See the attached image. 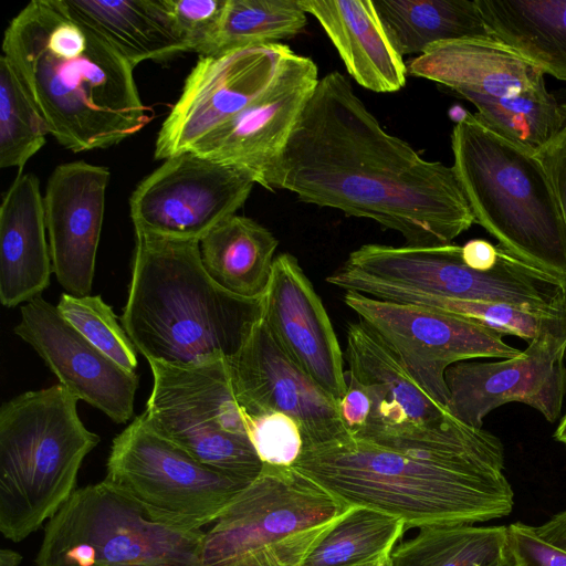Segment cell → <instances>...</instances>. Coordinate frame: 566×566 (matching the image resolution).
Instances as JSON below:
<instances>
[{
  "mask_svg": "<svg viewBox=\"0 0 566 566\" xmlns=\"http://www.w3.org/2000/svg\"><path fill=\"white\" fill-rule=\"evenodd\" d=\"M493 38L566 82V0H476Z\"/></svg>",
  "mask_w": 566,
  "mask_h": 566,
  "instance_id": "cell-27",
  "label": "cell"
},
{
  "mask_svg": "<svg viewBox=\"0 0 566 566\" xmlns=\"http://www.w3.org/2000/svg\"><path fill=\"white\" fill-rule=\"evenodd\" d=\"M291 51L276 43L201 56L158 132L155 158L190 150L240 114L272 84Z\"/></svg>",
  "mask_w": 566,
  "mask_h": 566,
  "instance_id": "cell-14",
  "label": "cell"
},
{
  "mask_svg": "<svg viewBox=\"0 0 566 566\" xmlns=\"http://www.w3.org/2000/svg\"><path fill=\"white\" fill-rule=\"evenodd\" d=\"M306 24L307 13L300 0H227L210 54L281 43L296 36Z\"/></svg>",
  "mask_w": 566,
  "mask_h": 566,
  "instance_id": "cell-31",
  "label": "cell"
},
{
  "mask_svg": "<svg viewBox=\"0 0 566 566\" xmlns=\"http://www.w3.org/2000/svg\"><path fill=\"white\" fill-rule=\"evenodd\" d=\"M347 391L338 401L340 420L348 433L359 432L367 423L371 403L365 389L352 378H348Z\"/></svg>",
  "mask_w": 566,
  "mask_h": 566,
  "instance_id": "cell-39",
  "label": "cell"
},
{
  "mask_svg": "<svg viewBox=\"0 0 566 566\" xmlns=\"http://www.w3.org/2000/svg\"><path fill=\"white\" fill-rule=\"evenodd\" d=\"M364 88L392 93L406 85L407 66L394 48L373 0H300Z\"/></svg>",
  "mask_w": 566,
  "mask_h": 566,
  "instance_id": "cell-24",
  "label": "cell"
},
{
  "mask_svg": "<svg viewBox=\"0 0 566 566\" xmlns=\"http://www.w3.org/2000/svg\"><path fill=\"white\" fill-rule=\"evenodd\" d=\"M452 313L475 321L502 335L532 342L547 332L564 335V325L525 310L502 303L440 297H408L401 302Z\"/></svg>",
  "mask_w": 566,
  "mask_h": 566,
  "instance_id": "cell-34",
  "label": "cell"
},
{
  "mask_svg": "<svg viewBox=\"0 0 566 566\" xmlns=\"http://www.w3.org/2000/svg\"><path fill=\"white\" fill-rule=\"evenodd\" d=\"M344 303L398 357L420 388L446 408L447 369L470 358H511L522 350L469 318L429 307L345 292Z\"/></svg>",
  "mask_w": 566,
  "mask_h": 566,
  "instance_id": "cell-12",
  "label": "cell"
},
{
  "mask_svg": "<svg viewBox=\"0 0 566 566\" xmlns=\"http://www.w3.org/2000/svg\"><path fill=\"white\" fill-rule=\"evenodd\" d=\"M227 0H161L178 38L188 52L211 53Z\"/></svg>",
  "mask_w": 566,
  "mask_h": 566,
  "instance_id": "cell-36",
  "label": "cell"
},
{
  "mask_svg": "<svg viewBox=\"0 0 566 566\" xmlns=\"http://www.w3.org/2000/svg\"><path fill=\"white\" fill-rule=\"evenodd\" d=\"M46 122L31 98L17 71L0 57V167L23 168L45 144Z\"/></svg>",
  "mask_w": 566,
  "mask_h": 566,
  "instance_id": "cell-32",
  "label": "cell"
},
{
  "mask_svg": "<svg viewBox=\"0 0 566 566\" xmlns=\"http://www.w3.org/2000/svg\"><path fill=\"white\" fill-rule=\"evenodd\" d=\"M554 438L556 441L563 443L566 447V412L560 419L557 429L554 432Z\"/></svg>",
  "mask_w": 566,
  "mask_h": 566,
  "instance_id": "cell-44",
  "label": "cell"
},
{
  "mask_svg": "<svg viewBox=\"0 0 566 566\" xmlns=\"http://www.w3.org/2000/svg\"><path fill=\"white\" fill-rule=\"evenodd\" d=\"M345 358L349 367L346 376L360 385L370 399L371 409L365 427L427 426L440 422L449 415L360 321L347 327Z\"/></svg>",
  "mask_w": 566,
  "mask_h": 566,
  "instance_id": "cell-22",
  "label": "cell"
},
{
  "mask_svg": "<svg viewBox=\"0 0 566 566\" xmlns=\"http://www.w3.org/2000/svg\"><path fill=\"white\" fill-rule=\"evenodd\" d=\"M247 433L263 464L291 468L301 455V428L283 412L247 415Z\"/></svg>",
  "mask_w": 566,
  "mask_h": 566,
  "instance_id": "cell-35",
  "label": "cell"
},
{
  "mask_svg": "<svg viewBox=\"0 0 566 566\" xmlns=\"http://www.w3.org/2000/svg\"><path fill=\"white\" fill-rule=\"evenodd\" d=\"M536 534L546 543L566 552V511L559 512L539 526Z\"/></svg>",
  "mask_w": 566,
  "mask_h": 566,
  "instance_id": "cell-41",
  "label": "cell"
},
{
  "mask_svg": "<svg viewBox=\"0 0 566 566\" xmlns=\"http://www.w3.org/2000/svg\"><path fill=\"white\" fill-rule=\"evenodd\" d=\"M104 481L151 520L187 531L213 523L251 483L200 463L143 413L113 439Z\"/></svg>",
  "mask_w": 566,
  "mask_h": 566,
  "instance_id": "cell-11",
  "label": "cell"
},
{
  "mask_svg": "<svg viewBox=\"0 0 566 566\" xmlns=\"http://www.w3.org/2000/svg\"><path fill=\"white\" fill-rule=\"evenodd\" d=\"M2 50L50 135L69 150L111 147L149 122L134 67L61 0L24 7L8 25Z\"/></svg>",
  "mask_w": 566,
  "mask_h": 566,
  "instance_id": "cell-3",
  "label": "cell"
},
{
  "mask_svg": "<svg viewBox=\"0 0 566 566\" xmlns=\"http://www.w3.org/2000/svg\"><path fill=\"white\" fill-rule=\"evenodd\" d=\"M507 534L517 566H566V552L543 541L534 526L513 523L507 526Z\"/></svg>",
  "mask_w": 566,
  "mask_h": 566,
  "instance_id": "cell-37",
  "label": "cell"
},
{
  "mask_svg": "<svg viewBox=\"0 0 566 566\" xmlns=\"http://www.w3.org/2000/svg\"><path fill=\"white\" fill-rule=\"evenodd\" d=\"M56 307L92 345L124 369L135 371L137 350L112 307L99 295L75 296L64 292Z\"/></svg>",
  "mask_w": 566,
  "mask_h": 566,
  "instance_id": "cell-33",
  "label": "cell"
},
{
  "mask_svg": "<svg viewBox=\"0 0 566 566\" xmlns=\"http://www.w3.org/2000/svg\"><path fill=\"white\" fill-rule=\"evenodd\" d=\"M390 556L366 560L349 566H391Z\"/></svg>",
  "mask_w": 566,
  "mask_h": 566,
  "instance_id": "cell-45",
  "label": "cell"
},
{
  "mask_svg": "<svg viewBox=\"0 0 566 566\" xmlns=\"http://www.w3.org/2000/svg\"><path fill=\"white\" fill-rule=\"evenodd\" d=\"M563 111L565 119L562 128L535 155L547 172L566 227V104H563Z\"/></svg>",
  "mask_w": 566,
  "mask_h": 566,
  "instance_id": "cell-38",
  "label": "cell"
},
{
  "mask_svg": "<svg viewBox=\"0 0 566 566\" xmlns=\"http://www.w3.org/2000/svg\"><path fill=\"white\" fill-rule=\"evenodd\" d=\"M279 240L251 218L237 213L213 227L200 241L201 263L224 291L262 298L271 280Z\"/></svg>",
  "mask_w": 566,
  "mask_h": 566,
  "instance_id": "cell-26",
  "label": "cell"
},
{
  "mask_svg": "<svg viewBox=\"0 0 566 566\" xmlns=\"http://www.w3.org/2000/svg\"><path fill=\"white\" fill-rule=\"evenodd\" d=\"M14 334L43 359L60 384L78 400L116 423L134 415L138 376L120 367L84 338L52 305L38 296L21 306Z\"/></svg>",
  "mask_w": 566,
  "mask_h": 566,
  "instance_id": "cell-18",
  "label": "cell"
},
{
  "mask_svg": "<svg viewBox=\"0 0 566 566\" xmlns=\"http://www.w3.org/2000/svg\"><path fill=\"white\" fill-rule=\"evenodd\" d=\"M292 468L348 506L392 515L407 530L486 522L514 507L501 440L450 413L433 424L365 427L303 446Z\"/></svg>",
  "mask_w": 566,
  "mask_h": 566,
  "instance_id": "cell-2",
  "label": "cell"
},
{
  "mask_svg": "<svg viewBox=\"0 0 566 566\" xmlns=\"http://www.w3.org/2000/svg\"><path fill=\"white\" fill-rule=\"evenodd\" d=\"M75 20L114 48L133 67L188 52L161 0H61Z\"/></svg>",
  "mask_w": 566,
  "mask_h": 566,
  "instance_id": "cell-25",
  "label": "cell"
},
{
  "mask_svg": "<svg viewBox=\"0 0 566 566\" xmlns=\"http://www.w3.org/2000/svg\"><path fill=\"white\" fill-rule=\"evenodd\" d=\"M566 338L547 332L530 342L517 356L499 361L457 363L444 375L447 411L459 421L482 428L493 409L525 403L554 422L566 394Z\"/></svg>",
  "mask_w": 566,
  "mask_h": 566,
  "instance_id": "cell-15",
  "label": "cell"
},
{
  "mask_svg": "<svg viewBox=\"0 0 566 566\" xmlns=\"http://www.w3.org/2000/svg\"><path fill=\"white\" fill-rule=\"evenodd\" d=\"M254 185L253 176L237 166L192 151L172 156L130 196L135 233L200 241L243 206Z\"/></svg>",
  "mask_w": 566,
  "mask_h": 566,
  "instance_id": "cell-13",
  "label": "cell"
},
{
  "mask_svg": "<svg viewBox=\"0 0 566 566\" xmlns=\"http://www.w3.org/2000/svg\"><path fill=\"white\" fill-rule=\"evenodd\" d=\"M148 364L154 381L143 415L149 427L200 463L252 482L264 464L248 437L228 359L187 367Z\"/></svg>",
  "mask_w": 566,
  "mask_h": 566,
  "instance_id": "cell-10",
  "label": "cell"
},
{
  "mask_svg": "<svg viewBox=\"0 0 566 566\" xmlns=\"http://www.w3.org/2000/svg\"><path fill=\"white\" fill-rule=\"evenodd\" d=\"M484 566H517L516 559L509 546V541L507 547L504 549V552L497 558Z\"/></svg>",
  "mask_w": 566,
  "mask_h": 566,
  "instance_id": "cell-42",
  "label": "cell"
},
{
  "mask_svg": "<svg viewBox=\"0 0 566 566\" xmlns=\"http://www.w3.org/2000/svg\"><path fill=\"white\" fill-rule=\"evenodd\" d=\"M61 384L20 394L0 409V532L21 542L76 490L84 458L98 444Z\"/></svg>",
  "mask_w": 566,
  "mask_h": 566,
  "instance_id": "cell-7",
  "label": "cell"
},
{
  "mask_svg": "<svg viewBox=\"0 0 566 566\" xmlns=\"http://www.w3.org/2000/svg\"><path fill=\"white\" fill-rule=\"evenodd\" d=\"M406 530L398 517L350 505L306 556L303 566H349L390 556Z\"/></svg>",
  "mask_w": 566,
  "mask_h": 566,
  "instance_id": "cell-30",
  "label": "cell"
},
{
  "mask_svg": "<svg viewBox=\"0 0 566 566\" xmlns=\"http://www.w3.org/2000/svg\"><path fill=\"white\" fill-rule=\"evenodd\" d=\"M228 361L238 401L247 415L275 411L290 416L301 428L303 446L347 433L338 401L284 352L262 317Z\"/></svg>",
  "mask_w": 566,
  "mask_h": 566,
  "instance_id": "cell-17",
  "label": "cell"
},
{
  "mask_svg": "<svg viewBox=\"0 0 566 566\" xmlns=\"http://www.w3.org/2000/svg\"><path fill=\"white\" fill-rule=\"evenodd\" d=\"M272 188L374 220L411 247L450 244L475 222L452 166L387 133L338 71L318 80Z\"/></svg>",
  "mask_w": 566,
  "mask_h": 566,
  "instance_id": "cell-1",
  "label": "cell"
},
{
  "mask_svg": "<svg viewBox=\"0 0 566 566\" xmlns=\"http://www.w3.org/2000/svg\"><path fill=\"white\" fill-rule=\"evenodd\" d=\"M406 66L407 74L441 84L474 106L547 91L545 74L494 38L436 43Z\"/></svg>",
  "mask_w": 566,
  "mask_h": 566,
  "instance_id": "cell-21",
  "label": "cell"
},
{
  "mask_svg": "<svg viewBox=\"0 0 566 566\" xmlns=\"http://www.w3.org/2000/svg\"><path fill=\"white\" fill-rule=\"evenodd\" d=\"M500 247L483 239H473L461 247L463 262L471 269L489 271L499 260Z\"/></svg>",
  "mask_w": 566,
  "mask_h": 566,
  "instance_id": "cell-40",
  "label": "cell"
},
{
  "mask_svg": "<svg viewBox=\"0 0 566 566\" xmlns=\"http://www.w3.org/2000/svg\"><path fill=\"white\" fill-rule=\"evenodd\" d=\"M318 80L316 63L291 51L256 99L188 151L242 168L255 184L273 190L284 149Z\"/></svg>",
  "mask_w": 566,
  "mask_h": 566,
  "instance_id": "cell-16",
  "label": "cell"
},
{
  "mask_svg": "<svg viewBox=\"0 0 566 566\" xmlns=\"http://www.w3.org/2000/svg\"><path fill=\"white\" fill-rule=\"evenodd\" d=\"M43 197L32 174H19L0 208V301L12 308L38 296L53 272Z\"/></svg>",
  "mask_w": 566,
  "mask_h": 566,
  "instance_id": "cell-23",
  "label": "cell"
},
{
  "mask_svg": "<svg viewBox=\"0 0 566 566\" xmlns=\"http://www.w3.org/2000/svg\"><path fill=\"white\" fill-rule=\"evenodd\" d=\"M373 1L400 56L420 55L440 42L493 38L476 0Z\"/></svg>",
  "mask_w": 566,
  "mask_h": 566,
  "instance_id": "cell-28",
  "label": "cell"
},
{
  "mask_svg": "<svg viewBox=\"0 0 566 566\" xmlns=\"http://www.w3.org/2000/svg\"><path fill=\"white\" fill-rule=\"evenodd\" d=\"M262 317V298L212 281L199 241L136 233L120 323L147 360L187 367L232 358Z\"/></svg>",
  "mask_w": 566,
  "mask_h": 566,
  "instance_id": "cell-4",
  "label": "cell"
},
{
  "mask_svg": "<svg viewBox=\"0 0 566 566\" xmlns=\"http://www.w3.org/2000/svg\"><path fill=\"white\" fill-rule=\"evenodd\" d=\"M21 558V555L12 549L2 548L0 551V566H18Z\"/></svg>",
  "mask_w": 566,
  "mask_h": 566,
  "instance_id": "cell-43",
  "label": "cell"
},
{
  "mask_svg": "<svg viewBox=\"0 0 566 566\" xmlns=\"http://www.w3.org/2000/svg\"><path fill=\"white\" fill-rule=\"evenodd\" d=\"M109 170L85 161L57 166L43 197L53 273L66 293L90 295Z\"/></svg>",
  "mask_w": 566,
  "mask_h": 566,
  "instance_id": "cell-20",
  "label": "cell"
},
{
  "mask_svg": "<svg viewBox=\"0 0 566 566\" xmlns=\"http://www.w3.org/2000/svg\"><path fill=\"white\" fill-rule=\"evenodd\" d=\"M348 507L292 467L264 464L205 532L198 566H303Z\"/></svg>",
  "mask_w": 566,
  "mask_h": 566,
  "instance_id": "cell-8",
  "label": "cell"
},
{
  "mask_svg": "<svg viewBox=\"0 0 566 566\" xmlns=\"http://www.w3.org/2000/svg\"><path fill=\"white\" fill-rule=\"evenodd\" d=\"M451 149L475 222L515 256L566 280V227L535 150L470 112L454 124Z\"/></svg>",
  "mask_w": 566,
  "mask_h": 566,
  "instance_id": "cell-5",
  "label": "cell"
},
{
  "mask_svg": "<svg viewBox=\"0 0 566 566\" xmlns=\"http://www.w3.org/2000/svg\"><path fill=\"white\" fill-rule=\"evenodd\" d=\"M499 247L496 265L478 271L463 262L458 244L367 243L352 251L326 282L389 302L440 297L502 303L559 322L565 329L566 280Z\"/></svg>",
  "mask_w": 566,
  "mask_h": 566,
  "instance_id": "cell-6",
  "label": "cell"
},
{
  "mask_svg": "<svg viewBox=\"0 0 566 566\" xmlns=\"http://www.w3.org/2000/svg\"><path fill=\"white\" fill-rule=\"evenodd\" d=\"M203 531L158 523L104 480L48 521L35 566H198Z\"/></svg>",
  "mask_w": 566,
  "mask_h": 566,
  "instance_id": "cell-9",
  "label": "cell"
},
{
  "mask_svg": "<svg viewBox=\"0 0 566 566\" xmlns=\"http://www.w3.org/2000/svg\"><path fill=\"white\" fill-rule=\"evenodd\" d=\"M397 545L391 566H484L507 547V526L441 524L420 527Z\"/></svg>",
  "mask_w": 566,
  "mask_h": 566,
  "instance_id": "cell-29",
  "label": "cell"
},
{
  "mask_svg": "<svg viewBox=\"0 0 566 566\" xmlns=\"http://www.w3.org/2000/svg\"><path fill=\"white\" fill-rule=\"evenodd\" d=\"M262 319L284 352L336 401L347 391L344 356L323 302L297 259L275 256Z\"/></svg>",
  "mask_w": 566,
  "mask_h": 566,
  "instance_id": "cell-19",
  "label": "cell"
}]
</instances>
